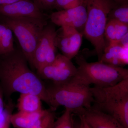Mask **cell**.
<instances>
[{
	"instance_id": "cell-1",
	"label": "cell",
	"mask_w": 128,
	"mask_h": 128,
	"mask_svg": "<svg viewBox=\"0 0 128 128\" xmlns=\"http://www.w3.org/2000/svg\"><path fill=\"white\" fill-rule=\"evenodd\" d=\"M4 56L0 62V81L8 96L15 92L37 95L50 107L48 89L38 76L29 69L22 51L16 50Z\"/></svg>"
},
{
	"instance_id": "cell-2",
	"label": "cell",
	"mask_w": 128,
	"mask_h": 128,
	"mask_svg": "<svg viewBox=\"0 0 128 128\" xmlns=\"http://www.w3.org/2000/svg\"><path fill=\"white\" fill-rule=\"evenodd\" d=\"M78 65L74 76L69 82L90 86L105 87L112 86L128 78V70L98 61L89 63L82 56H76Z\"/></svg>"
},
{
	"instance_id": "cell-3",
	"label": "cell",
	"mask_w": 128,
	"mask_h": 128,
	"mask_svg": "<svg viewBox=\"0 0 128 128\" xmlns=\"http://www.w3.org/2000/svg\"><path fill=\"white\" fill-rule=\"evenodd\" d=\"M94 98L92 107L114 118L128 128V78L108 87H90Z\"/></svg>"
},
{
	"instance_id": "cell-4",
	"label": "cell",
	"mask_w": 128,
	"mask_h": 128,
	"mask_svg": "<svg viewBox=\"0 0 128 128\" xmlns=\"http://www.w3.org/2000/svg\"><path fill=\"white\" fill-rule=\"evenodd\" d=\"M87 18L83 33L95 48L98 60L106 48L104 31L111 10L118 4L112 0H85Z\"/></svg>"
},
{
	"instance_id": "cell-5",
	"label": "cell",
	"mask_w": 128,
	"mask_h": 128,
	"mask_svg": "<svg viewBox=\"0 0 128 128\" xmlns=\"http://www.w3.org/2000/svg\"><path fill=\"white\" fill-rule=\"evenodd\" d=\"M50 98V108L55 111L64 106L74 114L92 106L94 101L90 86L68 82L54 84L47 88Z\"/></svg>"
},
{
	"instance_id": "cell-6",
	"label": "cell",
	"mask_w": 128,
	"mask_h": 128,
	"mask_svg": "<svg viewBox=\"0 0 128 128\" xmlns=\"http://www.w3.org/2000/svg\"><path fill=\"white\" fill-rule=\"evenodd\" d=\"M3 17V24L16 35L22 52L32 64L34 54L46 25L45 19L29 16Z\"/></svg>"
},
{
	"instance_id": "cell-7",
	"label": "cell",
	"mask_w": 128,
	"mask_h": 128,
	"mask_svg": "<svg viewBox=\"0 0 128 128\" xmlns=\"http://www.w3.org/2000/svg\"><path fill=\"white\" fill-rule=\"evenodd\" d=\"M77 70V68L71 60L58 54L52 63L37 72L41 78L50 80L54 84H58L70 80L75 75Z\"/></svg>"
},
{
	"instance_id": "cell-8",
	"label": "cell",
	"mask_w": 128,
	"mask_h": 128,
	"mask_svg": "<svg viewBox=\"0 0 128 128\" xmlns=\"http://www.w3.org/2000/svg\"><path fill=\"white\" fill-rule=\"evenodd\" d=\"M82 34L75 28L62 26L56 31L55 44L62 54L71 60L78 54L82 44Z\"/></svg>"
},
{
	"instance_id": "cell-9",
	"label": "cell",
	"mask_w": 128,
	"mask_h": 128,
	"mask_svg": "<svg viewBox=\"0 0 128 128\" xmlns=\"http://www.w3.org/2000/svg\"><path fill=\"white\" fill-rule=\"evenodd\" d=\"M87 18L86 2L74 8L58 10L50 16L51 22L60 26H68L78 29L84 28Z\"/></svg>"
},
{
	"instance_id": "cell-10",
	"label": "cell",
	"mask_w": 128,
	"mask_h": 128,
	"mask_svg": "<svg viewBox=\"0 0 128 128\" xmlns=\"http://www.w3.org/2000/svg\"><path fill=\"white\" fill-rule=\"evenodd\" d=\"M0 15L12 17L29 16L45 19L41 9L32 0H20L11 4L0 5Z\"/></svg>"
},
{
	"instance_id": "cell-11",
	"label": "cell",
	"mask_w": 128,
	"mask_h": 128,
	"mask_svg": "<svg viewBox=\"0 0 128 128\" xmlns=\"http://www.w3.org/2000/svg\"><path fill=\"white\" fill-rule=\"evenodd\" d=\"M56 32L54 27L52 25H46L42 32L34 50L32 62V65L37 71L45 65L46 56L55 41Z\"/></svg>"
},
{
	"instance_id": "cell-12",
	"label": "cell",
	"mask_w": 128,
	"mask_h": 128,
	"mask_svg": "<svg viewBox=\"0 0 128 128\" xmlns=\"http://www.w3.org/2000/svg\"><path fill=\"white\" fill-rule=\"evenodd\" d=\"M76 114H82L92 128H125L112 116L92 106L82 109Z\"/></svg>"
},
{
	"instance_id": "cell-13",
	"label": "cell",
	"mask_w": 128,
	"mask_h": 128,
	"mask_svg": "<svg viewBox=\"0 0 128 128\" xmlns=\"http://www.w3.org/2000/svg\"><path fill=\"white\" fill-rule=\"evenodd\" d=\"M128 46H122L118 43H109L106 47L99 62L115 66L128 64Z\"/></svg>"
},
{
	"instance_id": "cell-14",
	"label": "cell",
	"mask_w": 128,
	"mask_h": 128,
	"mask_svg": "<svg viewBox=\"0 0 128 128\" xmlns=\"http://www.w3.org/2000/svg\"><path fill=\"white\" fill-rule=\"evenodd\" d=\"M49 110L42 109L34 112H19L11 115L10 123L16 128H28L46 114Z\"/></svg>"
},
{
	"instance_id": "cell-15",
	"label": "cell",
	"mask_w": 128,
	"mask_h": 128,
	"mask_svg": "<svg viewBox=\"0 0 128 128\" xmlns=\"http://www.w3.org/2000/svg\"><path fill=\"white\" fill-rule=\"evenodd\" d=\"M41 98L37 95L30 93L21 94L18 100L19 112H34L42 110Z\"/></svg>"
},
{
	"instance_id": "cell-16",
	"label": "cell",
	"mask_w": 128,
	"mask_h": 128,
	"mask_svg": "<svg viewBox=\"0 0 128 128\" xmlns=\"http://www.w3.org/2000/svg\"><path fill=\"white\" fill-rule=\"evenodd\" d=\"M110 20L128 24V2L118 5L111 10L108 16V21Z\"/></svg>"
},
{
	"instance_id": "cell-17",
	"label": "cell",
	"mask_w": 128,
	"mask_h": 128,
	"mask_svg": "<svg viewBox=\"0 0 128 128\" xmlns=\"http://www.w3.org/2000/svg\"><path fill=\"white\" fill-rule=\"evenodd\" d=\"M14 50L13 32L6 26L0 40V56L10 52Z\"/></svg>"
},
{
	"instance_id": "cell-18",
	"label": "cell",
	"mask_w": 128,
	"mask_h": 128,
	"mask_svg": "<svg viewBox=\"0 0 128 128\" xmlns=\"http://www.w3.org/2000/svg\"><path fill=\"white\" fill-rule=\"evenodd\" d=\"M73 114L71 110L66 108L63 114L54 121L51 128H75Z\"/></svg>"
},
{
	"instance_id": "cell-19",
	"label": "cell",
	"mask_w": 128,
	"mask_h": 128,
	"mask_svg": "<svg viewBox=\"0 0 128 128\" xmlns=\"http://www.w3.org/2000/svg\"><path fill=\"white\" fill-rule=\"evenodd\" d=\"M54 111L50 108L46 114L40 118L35 123L27 128H51L55 121Z\"/></svg>"
},
{
	"instance_id": "cell-20",
	"label": "cell",
	"mask_w": 128,
	"mask_h": 128,
	"mask_svg": "<svg viewBox=\"0 0 128 128\" xmlns=\"http://www.w3.org/2000/svg\"><path fill=\"white\" fill-rule=\"evenodd\" d=\"M118 21L110 20L108 21L104 31V36L109 43H116Z\"/></svg>"
},
{
	"instance_id": "cell-21",
	"label": "cell",
	"mask_w": 128,
	"mask_h": 128,
	"mask_svg": "<svg viewBox=\"0 0 128 128\" xmlns=\"http://www.w3.org/2000/svg\"><path fill=\"white\" fill-rule=\"evenodd\" d=\"M84 2V0H56L54 8L59 10L71 9L80 5Z\"/></svg>"
},
{
	"instance_id": "cell-22",
	"label": "cell",
	"mask_w": 128,
	"mask_h": 128,
	"mask_svg": "<svg viewBox=\"0 0 128 128\" xmlns=\"http://www.w3.org/2000/svg\"><path fill=\"white\" fill-rule=\"evenodd\" d=\"M11 114L9 110L6 109L0 114V128H9Z\"/></svg>"
},
{
	"instance_id": "cell-23",
	"label": "cell",
	"mask_w": 128,
	"mask_h": 128,
	"mask_svg": "<svg viewBox=\"0 0 128 128\" xmlns=\"http://www.w3.org/2000/svg\"><path fill=\"white\" fill-rule=\"evenodd\" d=\"M56 0H34L40 9H49L54 8Z\"/></svg>"
},
{
	"instance_id": "cell-24",
	"label": "cell",
	"mask_w": 128,
	"mask_h": 128,
	"mask_svg": "<svg viewBox=\"0 0 128 128\" xmlns=\"http://www.w3.org/2000/svg\"><path fill=\"white\" fill-rule=\"evenodd\" d=\"M77 115L80 118V122L78 125L76 126L75 125V128H92L86 121L82 114H78Z\"/></svg>"
},
{
	"instance_id": "cell-25",
	"label": "cell",
	"mask_w": 128,
	"mask_h": 128,
	"mask_svg": "<svg viewBox=\"0 0 128 128\" xmlns=\"http://www.w3.org/2000/svg\"><path fill=\"white\" fill-rule=\"evenodd\" d=\"M2 90L0 87V114L4 110Z\"/></svg>"
},
{
	"instance_id": "cell-26",
	"label": "cell",
	"mask_w": 128,
	"mask_h": 128,
	"mask_svg": "<svg viewBox=\"0 0 128 128\" xmlns=\"http://www.w3.org/2000/svg\"><path fill=\"white\" fill-rule=\"evenodd\" d=\"M20 0H0V5L8 4Z\"/></svg>"
},
{
	"instance_id": "cell-27",
	"label": "cell",
	"mask_w": 128,
	"mask_h": 128,
	"mask_svg": "<svg viewBox=\"0 0 128 128\" xmlns=\"http://www.w3.org/2000/svg\"><path fill=\"white\" fill-rule=\"evenodd\" d=\"M115 3L120 5L125 2H128V0H112Z\"/></svg>"
}]
</instances>
